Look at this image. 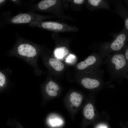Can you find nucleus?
I'll list each match as a JSON object with an SVG mask.
<instances>
[{
    "label": "nucleus",
    "mask_w": 128,
    "mask_h": 128,
    "mask_svg": "<svg viewBox=\"0 0 128 128\" xmlns=\"http://www.w3.org/2000/svg\"><path fill=\"white\" fill-rule=\"evenodd\" d=\"M104 62L110 78L117 80L126 78L128 72V63L123 50L108 55Z\"/></svg>",
    "instance_id": "f257e3e1"
},
{
    "label": "nucleus",
    "mask_w": 128,
    "mask_h": 128,
    "mask_svg": "<svg viewBox=\"0 0 128 128\" xmlns=\"http://www.w3.org/2000/svg\"><path fill=\"white\" fill-rule=\"evenodd\" d=\"M29 24L32 27H37L55 32H75L78 30L75 27L52 21H40L32 23Z\"/></svg>",
    "instance_id": "f03ea898"
},
{
    "label": "nucleus",
    "mask_w": 128,
    "mask_h": 128,
    "mask_svg": "<svg viewBox=\"0 0 128 128\" xmlns=\"http://www.w3.org/2000/svg\"><path fill=\"white\" fill-rule=\"evenodd\" d=\"M128 39V32L125 30L110 44L102 48L103 50L101 51L100 55L103 58L112 52L122 50L126 45Z\"/></svg>",
    "instance_id": "7ed1b4c3"
},
{
    "label": "nucleus",
    "mask_w": 128,
    "mask_h": 128,
    "mask_svg": "<svg viewBox=\"0 0 128 128\" xmlns=\"http://www.w3.org/2000/svg\"><path fill=\"white\" fill-rule=\"evenodd\" d=\"M103 58L100 54H94L88 56L84 61L77 65V69L80 70H89L92 72L99 69L105 64Z\"/></svg>",
    "instance_id": "20e7f679"
},
{
    "label": "nucleus",
    "mask_w": 128,
    "mask_h": 128,
    "mask_svg": "<svg viewBox=\"0 0 128 128\" xmlns=\"http://www.w3.org/2000/svg\"><path fill=\"white\" fill-rule=\"evenodd\" d=\"M103 70L99 69L92 71L89 74V76L84 77L82 80L81 83L85 88L93 89L99 87L102 81Z\"/></svg>",
    "instance_id": "39448f33"
},
{
    "label": "nucleus",
    "mask_w": 128,
    "mask_h": 128,
    "mask_svg": "<svg viewBox=\"0 0 128 128\" xmlns=\"http://www.w3.org/2000/svg\"><path fill=\"white\" fill-rule=\"evenodd\" d=\"M46 16L32 13H21L13 17L11 19V22L14 24H29L38 21H42L46 18Z\"/></svg>",
    "instance_id": "423d86ee"
},
{
    "label": "nucleus",
    "mask_w": 128,
    "mask_h": 128,
    "mask_svg": "<svg viewBox=\"0 0 128 128\" xmlns=\"http://www.w3.org/2000/svg\"><path fill=\"white\" fill-rule=\"evenodd\" d=\"M17 50L20 55L28 58L34 57L37 53V50L34 46L26 42L19 44L17 47Z\"/></svg>",
    "instance_id": "0eeeda50"
},
{
    "label": "nucleus",
    "mask_w": 128,
    "mask_h": 128,
    "mask_svg": "<svg viewBox=\"0 0 128 128\" xmlns=\"http://www.w3.org/2000/svg\"><path fill=\"white\" fill-rule=\"evenodd\" d=\"M56 0H43L40 1L37 5V8L39 10L46 11L48 10L57 3Z\"/></svg>",
    "instance_id": "6e6552de"
},
{
    "label": "nucleus",
    "mask_w": 128,
    "mask_h": 128,
    "mask_svg": "<svg viewBox=\"0 0 128 128\" xmlns=\"http://www.w3.org/2000/svg\"><path fill=\"white\" fill-rule=\"evenodd\" d=\"M83 114L85 117L88 119H91L94 115V108L91 104L86 105L83 109Z\"/></svg>",
    "instance_id": "1a4fd4ad"
},
{
    "label": "nucleus",
    "mask_w": 128,
    "mask_h": 128,
    "mask_svg": "<svg viewBox=\"0 0 128 128\" xmlns=\"http://www.w3.org/2000/svg\"><path fill=\"white\" fill-rule=\"evenodd\" d=\"M49 62L50 66L57 71H61L64 68L63 64L56 59L51 58L49 59Z\"/></svg>",
    "instance_id": "9d476101"
},
{
    "label": "nucleus",
    "mask_w": 128,
    "mask_h": 128,
    "mask_svg": "<svg viewBox=\"0 0 128 128\" xmlns=\"http://www.w3.org/2000/svg\"><path fill=\"white\" fill-rule=\"evenodd\" d=\"M69 50L65 47L63 46L56 48L54 51L55 57L58 59H62L68 54Z\"/></svg>",
    "instance_id": "9b49d317"
},
{
    "label": "nucleus",
    "mask_w": 128,
    "mask_h": 128,
    "mask_svg": "<svg viewBox=\"0 0 128 128\" xmlns=\"http://www.w3.org/2000/svg\"><path fill=\"white\" fill-rule=\"evenodd\" d=\"M70 101L71 103L75 106L78 107L81 105L82 100L78 98L71 97Z\"/></svg>",
    "instance_id": "f8f14e48"
},
{
    "label": "nucleus",
    "mask_w": 128,
    "mask_h": 128,
    "mask_svg": "<svg viewBox=\"0 0 128 128\" xmlns=\"http://www.w3.org/2000/svg\"><path fill=\"white\" fill-rule=\"evenodd\" d=\"M45 90L46 93L50 96H54L57 95V92L53 90L48 83L46 86Z\"/></svg>",
    "instance_id": "ddd939ff"
},
{
    "label": "nucleus",
    "mask_w": 128,
    "mask_h": 128,
    "mask_svg": "<svg viewBox=\"0 0 128 128\" xmlns=\"http://www.w3.org/2000/svg\"><path fill=\"white\" fill-rule=\"evenodd\" d=\"M123 10V16L124 19L125 28L128 32V11L125 9Z\"/></svg>",
    "instance_id": "4468645a"
},
{
    "label": "nucleus",
    "mask_w": 128,
    "mask_h": 128,
    "mask_svg": "<svg viewBox=\"0 0 128 128\" xmlns=\"http://www.w3.org/2000/svg\"><path fill=\"white\" fill-rule=\"evenodd\" d=\"M48 84L53 90L56 91L59 89L58 85L53 82L50 81Z\"/></svg>",
    "instance_id": "2eb2a0df"
},
{
    "label": "nucleus",
    "mask_w": 128,
    "mask_h": 128,
    "mask_svg": "<svg viewBox=\"0 0 128 128\" xmlns=\"http://www.w3.org/2000/svg\"><path fill=\"white\" fill-rule=\"evenodd\" d=\"M89 3L91 5L96 6H98L101 0H88Z\"/></svg>",
    "instance_id": "dca6fc26"
},
{
    "label": "nucleus",
    "mask_w": 128,
    "mask_h": 128,
    "mask_svg": "<svg viewBox=\"0 0 128 128\" xmlns=\"http://www.w3.org/2000/svg\"><path fill=\"white\" fill-rule=\"evenodd\" d=\"M61 123V121L56 119H55L52 120L50 121L51 124L52 126L59 125Z\"/></svg>",
    "instance_id": "f3484780"
},
{
    "label": "nucleus",
    "mask_w": 128,
    "mask_h": 128,
    "mask_svg": "<svg viewBox=\"0 0 128 128\" xmlns=\"http://www.w3.org/2000/svg\"><path fill=\"white\" fill-rule=\"evenodd\" d=\"M5 81V77L1 72H0V85L2 86L4 83Z\"/></svg>",
    "instance_id": "a211bd4d"
},
{
    "label": "nucleus",
    "mask_w": 128,
    "mask_h": 128,
    "mask_svg": "<svg viewBox=\"0 0 128 128\" xmlns=\"http://www.w3.org/2000/svg\"><path fill=\"white\" fill-rule=\"evenodd\" d=\"M70 96L72 97L78 98L82 100L83 99L82 96L81 94L76 92L72 93Z\"/></svg>",
    "instance_id": "6ab92c4d"
},
{
    "label": "nucleus",
    "mask_w": 128,
    "mask_h": 128,
    "mask_svg": "<svg viewBox=\"0 0 128 128\" xmlns=\"http://www.w3.org/2000/svg\"><path fill=\"white\" fill-rule=\"evenodd\" d=\"M123 51L125 59L128 63V45H126Z\"/></svg>",
    "instance_id": "aec40b11"
},
{
    "label": "nucleus",
    "mask_w": 128,
    "mask_h": 128,
    "mask_svg": "<svg viewBox=\"0 0 128 128\" xmlns=\"http://www.w3.org/2000/svg\"><path fill=\"white\" fill-rule=\"evenodd\" d=\"M75 56L71 54L67 57L66 60V62L68 63L71 62L74 60Z\"/></svg>",
    "instance_id": "412c9836"
},
{
    "label": "nucleus",
    "mask_w": 128,
    "mask_h": 128,
    "mask_svg": "<svg viewBox=\"0 0 128 128\" xmlns=\"http://www.w3.org/2000/svg\"><path fill=\"white\" fill-rule=\"evenodd\" d=\"M83 0H73L74 3L77 4H81L84 2Z\"/></svg>",
    "instance_id": "4be33fe9"
},
{
    "label": "nucleus",
    "mask_w": 128,
    "mask_h": 128,
    "mask_svg": "<svg viewBox=\"0 0 128 128\" xmlns=\"http://www.w3.org/2000/svg\"><path fill=\"white\" fill-rule=\"evenodd\" d=\"M6 0H0V5H2L3 3H5V2L6 1Z\"/></svg>",
    "instance_id": "5701e85b"
},
{
    "label": "nucleus",
    "mask_w": 128,
    "mask_h": 128,
    "mask_svg": "<svg viewBox=\"0 0 128 128\" xmlns=\"http://www.w3.org/2000/svg\"><path fill=\"white\" fill-rule=\"evenodd\" d=\"M100 128H107L105 126H101L100 127Z\"/></svg>",
    "instance_id": "b1692460"
},
{
    "label": "nucleus",
    "mask_w": 128,
    "mask_h": 128,
    "mask_svg": "<svg viewBox=\"0 0 128 128\" xmlns=\"http://www.w3.org/2000/svg\"><path fill=\"white\" fill-rule=\"evenodd\" d=\"M126 78L128 79V74L126 76Z\"/></svg>",
    "instance_id": "393cba45"
},
{
    "label": "nucleus",
    "mask_w": 128,
    "mask_h": 128,
    "mask_svg": "<svg viewBox=\"0 0 128 128\" xmlns=\"http://www.w3.org/2000/svg\"></svg>",
    "instance_id": "a878e982"
}]
</instances>
